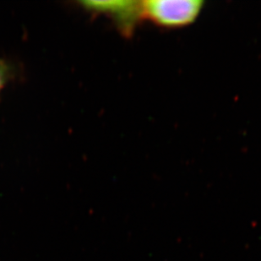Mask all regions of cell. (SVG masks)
Returning a JSON list of instances; mask_svg holds the SVG:
<instances>
[{
	"instance_id": "7a4b0ae2",
	"label": "cell",
	"mask_w": 261,
	"mask_h": 261,
	"mask_svg": "<svg viewBox=\"0 0 261 261\" xmlns=\"http://www.w3.org/2000/svg\"><path fill=\"white\" fill-rule=\"evenodd\" d=\"M82 5L91 12L110 15L126 35L132 34L140 20L144 19L141 1H84Z\"/></svg>"
},
{
	"instance_id": "3957f363",
	"label": "cell",
	"mask_w": 261,
	"mask_h": 261,
	"mask_svg": "<svg viewBox=\"0 0 261 261\" xmlns=\"http://www.w3.org/2000/svg\"><path fill=\"white\" fill-rule=\"evenodd\" d=\"M12 68L7 62L0 59V91L12 76Z\"/></svg>"
},
{
	"instance_id": "6da1fadb",
	"label": "cell",
	"mask_w": 261,
	"mask_h": 261,
	"mask_svg": "<svg viewBox=\"0 0 261 261\" xmlns=\"http://www.w3.org/2000/svg\"><path fill=\"white\" fill-rule=\"evenodd\" d=\"M200 0L143 1L144 18L163 28H181L192 23L202 9Z\"/></svg>"
}]
</instances>
